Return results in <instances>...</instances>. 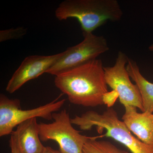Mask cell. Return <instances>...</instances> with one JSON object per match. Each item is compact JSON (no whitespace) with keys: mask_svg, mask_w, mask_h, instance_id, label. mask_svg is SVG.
Masks as SVG:
<instances>
[{"mask_svg":"<svg viewBox=\"0 0 153 153\" xmlns=\"http://www.w3.org/2000/svg\"><path fill=\"white\" fill-rule=\"evenodd\" d=\"M52 119L51 123H39V136L41 141L56 142L63 153H83V147L87 141L104 137L103 135L89 137L81 134L73 127L66 110L54 113Z\"/></svg>","mask_w":153,"mask_h":153,"instance_id":"obj_4","label":"cell"},{"mask_svg":"<svg viewBox=\"0 0 153 153\" xmlns=\"http://www.w3.org/2000/svg\"><path fill=\"white\" fill-rule=\"evenodd\" d=\"M71 123L82 130H89L96 126L98 132L105 130L103 137L112 138L125 146L132 153H153V145L147 144L133 135L123 121L119 119L117 113L111 107L100 114L93 111L76 115L71 118Z\"/></svg>","mask_w":153,"mask_h":153,"instance_id":"obj_3","label":"cell"},{"mask_svg":"<svg viewBox=\"0 0 153 153\" xmlns=\"http://www.w3.org/2000/svg\"><path fill=\"white\" fill-rule=\"evenodd\" d=\"M117 98H119V96L116 91L114 90L108 91L105 93L103 96L104 104H107L108 107H111L114 103Z\"/></svg>","mask_w":153,"mask_h":153,"instance_id":"obj_14","label":"cell"},{"mask_svg":"<svg viewBox=\"0 0 153 153\" xmlns=\"http://www.w3.org/2000/svg\"><path fill=\"white\" fill-rule=\"evenodd\" d=\"M130 77L135 82L142 100L143 112L153 113V83L147 80L140 72L135 61L128 58L126 66Z\"/></svg>","mask_w":153,"mask_h":153,"instance_id":"obj_11","label":"cell"},{"mask_svg":"<svg viewBox=\"0 0 153 153\" xmlns=\"http://www.w3.org/2000/svg\"><path fill=\"white\" fill-rule=\"evenodd\" d=\"M83 41L79 44L67 48L63 56L49 68L46 73L56 76L70 69L97 59L109 49L104 37L93 33H82Z\"/></svg>","mask_w":153,"mask_h":153,"instance_id":"obj_6","label":"cell"},{"mask_svg":"<svg viewBox=\"0 0 153 153\" xmlns=\"http://www.w3.org/2000/svg\"><path fill=\"white\" fill-rule=\"evenodd\" d=\"M55 15L60 21L77 19L82 33H92L108 21L120 20L123 12L116 0H65L57 7Z\"/></svg>","mask_w":153,"mask_h":153,"instance_id":"obj_2","label":"cell"},{"mask_svg":"<svg viewBox=\"0 0 153 153\" xmlns=\"http://www.w3.org/2000/svg\"><path fill=\"white\" fill-rule=\"evenodd\" d=\"M27 33V29L23 27L11 28L0 31V42L18 39L25 36Z\"/></svg>","mask_w":153,"mask_h":153,"instance_id":"obj_13","label":"cell"},{"mask_svg":"<svg viewBox=\"0 0 153 153\" xmlns=\"http://www.w3.org/2000/svg\"><path fill=\"white\" fill-rule=\"evenodd\" d=\"M42 153H63L60 150H56L49 146L45 147Z\"/></svg>","mask_w":153,"mask_h":153,"instance_id":"obj_16","label":"cell"},{"mask_svg":"<svg viewBox=\"0 0 153 153\" xmlns=\"http://www.w3.org/2000/svg\"><path fill=\"white\" fill-rule=\"evenodd\" d=\"M56 87L72 104L85 107L104 104L108 90L104 66L96 59L55 76Z\"/></svg>","mask_w":153,"mask_h":153,"instance_id":"obj_1","label":"cell"},{"mask_svg":"<svg viewBox=\"0 0 153 153\" xmlns=\"http://www.w3.org/2000/svg\"><path fill=\"white\" fill-rule=\"evenodd\" d=\"M37 118L20 124L13 135L19 153H42L45 146L39 136Z\"/></svg>","mask_w":153,"mask_h":153,"instance_id":"obj_10","label":"cell"},{"mask_svg":"<svg viewBox=\"0 0 153 153\" xmlns=\"http://www.w3.org/2000/svg\"><path fill=\"white\" fill-rule=\"evenodd\" d=\"M9 144L11 149V153H19L16 145V142L13 135L11 134L9 141Z\"/></svg>","mask_w":153,"mask_h":153,"instance_id":"obj_15","label":"cell"},{"mask_svg":"<svg viewBox=\"0 0 153 153\" xmlns=\"http://www.w3.org/2000/svg\"><path fill=\"white\" fill-rule=\"evenodd\" d=\"M63 54V52L49 56L35 55L26 57L9 80L6 91L13 93L28 81L46 73Z\"/></svg>","mask_w":153,"mask_h":153,"instance_id":"obj_8","label":"cell"},{"mask_svg":"<svg viewBox=\"0 0 153 153\" xmlns=\"http://www.w3.org/2000/svg\"><path fill=\"white\" fill-rule=\"evenodd\" d=\"M128 57L120 51L114 65L104 67L108 85L117 92L120 101L124 107L131 105L144 111L142 100L136 84L132 83L126 68Z\"/></svg>","mask_w":153,"mask_h":153,"instance_id":"obj_7","label":"cell"},{"mask_svg":"<svg viewBox=\"0 0 153 153\" xmlns=\"http://www.w3.org/2000/svg\"><path fill=\"white\" fill-rule=\"evenodd\" d=\"M83 153H130L121 149L107 141L89 140L85 143Z\"/></svg>","mask_w":153,"mask_h":153,"instance_id":"obj_12","label":"cell"},{"mask_svg":"<svg viewBox=\"0 0 153 153\" xmlns=\"http://www.w3.org/2000/svg\"><path fill=\"white\" fill-rule=\"evenodd\" d=\"M125 108L122 119L128 129L143 143L153 145V114L137 112V108L131 105Z\"/></svg>","mask_w":153,"mask_h":153,"instance_id":"obj_9","label":"cell"},{"mask_svg":"<svg viewBox=\"0 0 153 153\" xmlns=\"http://www.w3.org/2000/svg\"><path fill=\"white\" fill-rule=\"evenodd\" d=\"M61 96L49 103L32 109H22L20 100L11 99L4 94L0 95V136L11 134L20 124L34 118L52 119V114L64 105L66 100H59Z\"/></svg>","mask_w":153,"mask_h":153,"instance_id":"obj_5","label":"cell"}]
</instances>
